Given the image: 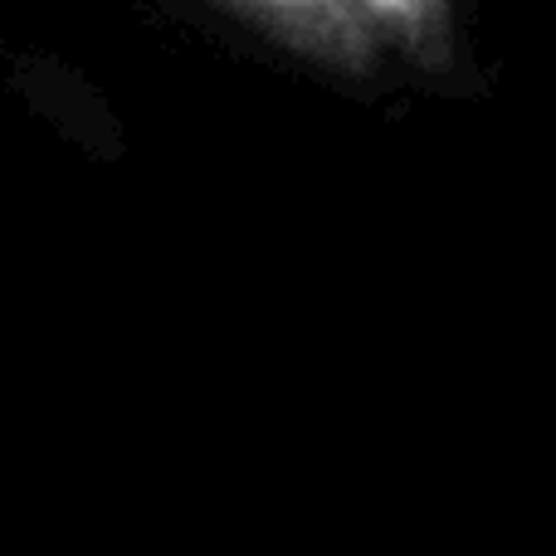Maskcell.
Masks as SVG:
<instances>
[{
  "label": "cell",
  "mask_w": 556,
  "mask_h": 556,
  "mask_svg": "<svg viewBox=\"0 0 556 556\" xmlns=\"http://www.w3.org/2000/svg\"><path fill=\"white\" fill-rule=\"evenodd\" d=\"M176 15L356 98L405 84V68L362 0H166Z\"/></svg>",
  "instance_id": "obj_1"
},
{
  "label": "cell",
  "mask_w": 556,
  "mask_h": 556,
  "mask_svg": "<svg viewBox=\"0 0 556 556\" xmlns=\"http://www.w3.org/2000/svg\"><path fill=\"white\" fill-rule=\"evenodd\" d=\"M405 68V84L425 93L479 98L483 68V0H362Z\"/></svg>",
  "instance_id": "obj_2"
}]
</instances>
